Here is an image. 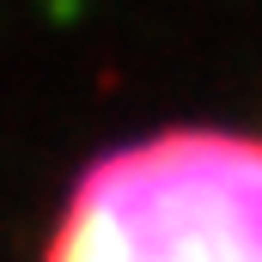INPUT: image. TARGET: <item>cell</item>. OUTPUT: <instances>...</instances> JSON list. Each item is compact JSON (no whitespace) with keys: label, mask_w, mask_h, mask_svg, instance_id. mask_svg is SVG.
I'll list each match as a JSON object with an SVG mask.
<instances>
[{"label":"cell","mask_w":262,"mask_h":262,"mask_svg":"<svg viewBox=\"0 0 262 262\" xmlns=\"http://www.w3.org/2000/svg\"><path fill=\"white\" fill-rule=\"evenodd\" d=\"M43 262H262V134L183 122L98 152Z\"/></svg>","instance_id":"1"}]
</instances>
